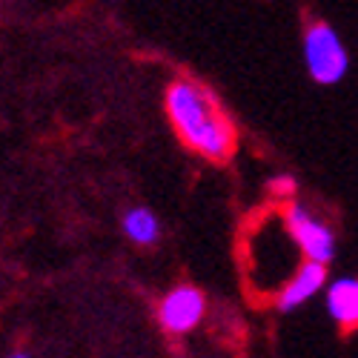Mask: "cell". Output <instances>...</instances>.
<instances>
[{
	"label": "cell",
	"instance_id": "ba28073f",
	"mask_svg": "<svg viewBox=\"0 0 358 358\" xmlns=\"http://www.w3.org/2000/svg\"><path fill=\"white\" fill-rule=\"evenodd\" d=\"M266 189H270V195L275 198H292L298 192V181L292 175H275L270 184H266Z\"/></svg>",
	"mask_w": 358,
	"mask_h": 358
},
{
	"label": "cell",
	"instance_id": "7a4b0ae2",
	"mask_svg": "<svg viewBox=\"0 0 358 358\" xmlns=\"http://www.w3.org/2000/svg\"><path fill=\"white\" fill-rule=\"evenodd\" d=\"M301 49H304V66L310 78L321 86L341 83L344 75L350 72V52L330 23H321V20L310 23L304 29Z\"/></svg>",
	"mask_w": 358,
	"mask_h": 358
},
{
	"label": "cell",
	"instance_id": "9c48e42d",
	"mask_svg": "<svg viewBox=\"0 0 358 358\" xmlns=\"http://www.w3.org/2000/svg\"><path fill=\"white\" fill-rule=\"evenodd\" d=\"M12 358H29V355H26V352H15Z\"/></svg>",
	"mask_w": 358,
	"mask_h": 358
},
{
	"label": "cell",
	"instance_id": "6da1fadb",
	"mask_svg": "<svg viewBox=\"0 0 358 358\" xmlns=\"http://www.w3.org/2000/svg\"><path fill=\"white\" fill-rule=\"evenodd\" d=\"M166 115L192 152L213 164H227L235 152L238 132L218 98L195 78H178L166 89Z\"/></svg>",
	"mask_w": 358,
	"mask_h": 358
},
{
	"label": "cell",
	"instance_id": "5b68a950",
	"mask_svg": "<svg viewBox=\"0 0 358 358\" xmlns=\"http://www.w3.org/2000/svg\"><path fill=\"white\" fill-rule=\"evenodd\" d=\"M327 287V264L318 261H304L295 270V275L281 287V292L275 295V310L281 313H292L304 301L315 298L321 289Z\"/></svg>",
	"mask_w": 358,
	"mask_h": 358
},
{
	"label": "cell",
	"instance_id": "277c9868",
	"mask_svg": "<svg viewBox=\"0 0 358 358\" xmlns=\"http://www.w3.org/2000/svg\"><path fill=\"white\" fill-rule=\"evenodd\" d=\"M203 313H206V298L198 287H189V284L169 289L158 304V321L172 336L192 333L203 321Z\"/></svg>",
	"mask_w": 358,
	"mask_h": 358
},
{
	"label": "cell",
	"instance_id": "3957f363",
	"mask_svg": "<svg viewBox=\"0 0 358 358\" xmlns=\"http://www.w3.org/2000/svg\"><path fill=\"white\" fill-rule=\"evenodd\" d=\"M284 227H287L289 238L295 241V247L301 250V255L307 261L330 264L336 258V235H333V229L327 224H321L307 206L289 203L284 210Z\"/></svg>",
	"mask_w": 358,
	"mask_h": 358
},
{
	"label": "cell",
	"instance_id": "8992f818",
	"mask_svg": "<svg viewBox=\"0 0 358 358\" xmlns=\"http://www.w3.org/2000/svg\"><path fill=\"white\" fill-rule=\"evenodd\" d=\"M324 304L341 330H358V278H336L327 287Z\"/></svg>",
	"mask_w": 358,
	"mask_h": 358
},
{
	"label": "cell",
	"instance_id": "52a82bcc",
	"mask_svg": "<svg viewBox=\"0 0 358 358\" xmlns=\"http://www.w3.org/2000/svg\"><path fill=\"white\" fill-rule=\"evenodd\" d=\"M124 232L129 235V241L146 247V244H155L158 235H161V224H158V215L146 206H135L124 215Z\"/></svg>",
	"mask_w": 358,
	"mask_h": 358
}]
</instances>
